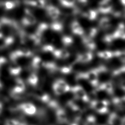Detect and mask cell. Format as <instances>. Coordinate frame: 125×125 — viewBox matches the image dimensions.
I'll list each match as a JSON object with an SVG mask.
<instances>
[{
    "mask_svg": "<svg viewBox=\"0 0 125 125\" xmlns=\"http://www.w3.org/2000/svg\"><path fill=\"white\" fill-rule=\"evenodd\" d=\"M52 54L56 58L60 59H66L70 56L69 52L65 49H55Z\"/></svg>",
    "mask_w": 125,
    "mask_h": 125,
    "instance_id": "obj_12",
    "label": "cell"
},
{
    "mask_svg": "<svg viewBox=\"0 0 125 125\" xmlns=\"http://www.w3.org/2000/svg\"><path fill=\"white\" fill-rule=\"evenodd\" d=\"M69 125H79V124H78V122L75 121L74 122H73V123H71L70 124H69Z\"/></svg>",
    "mask_w": 125,
    "mask_h": 125,
    "instance_id": "obj_35",
    "label": "cell"
},
{
    "mask_svg": "<svg viewBox=\"0 0 125 125\" xmlns=\"http://www.w3.org/2000/svg\"><path fill=\"white\" fill-rule=\"evenodd\" d=\"M17 109L21 111L24 114L29 115H34L37 112L36 106L31 103H24L17 106Z\"/></svg>",
    "mask_w": 125,
    "mask_h": 125,
    "instance_id": "obj_5",
    "label": "cell"
},
{
    "mask_svg": "<svg viewBox=\"0 0 125 125\" xmlns=\"http://www.w3.org/2000/svg\"><path fill=\"white\" fill-rule=\"evenodd\" d=\"M46 6L45 0H35L34 3V7L39 8H44Z\"/></svg>",
    "mask_w": 125,
    "mask_h": 125,
    "instance_id": "obj_31",
    "label": "cell"
},
{
    "mask_svg": "<svg viewBox=\"0 0 125 125\" xmlns=\"http://www.w3.org/2000/svg\"><path fill=\"white\" fill-rule=\"evenodd\" d=\"M6 62H7V60H6V59L5 58L2 57H0V68L4 63H5Z\"/></svg>",
    "mask_w": 125,
    "mask_h": 125,
    "instance_id": "obj_34",
    "label": "cell"
},
{
    "mask_svg": "<svg viewBox=\"0 0 125 125\" xmlns=\"http://www.w3.org/2000/svg\"><path fill=\"white\" fill-rule=\"evenodd\" d=\"M3 37V34H2V29L1 28V26L0 25V39L2 38Z\"/></svg>",
    "mask_w": 125,
    "mask_h": 125,
    "instance_id": "obj_36",
    "label": "cell"
},
{
    "mask_svg": "<svg viewBox=\"0 0 125 125\" xmlns=\"http://www.w3.org/2000/svg\"><path fill=\"white\" fill-rule=\"evenodd\" d=\"M62 42L64 46H69L72 44L73 40V38L69 36L64 35L62 38Z\"/></svg>",
    "mask_w": 125,
    "mask_h": 125,
    "instance_id": "obj_25",
    "label": "cell"
},
{
    "mask_svg": "<svg viewBox=\"0 0 125 125\" xmlns=\"http://www.w3.org/2000/svg\"><path fill=\"white\" fill-rule=\"evenodd\" d=\"M9 71L11 75L17 76L20 74L21 71V67L16 61H12L9 65Z\"/></svg>",
    "mask_w": 125,
    "mask_h": 125,
    "instance_id": "obj_14",
    "label": "cell"
},
{
    "mask_svg": "<svg viewBox=\"0 0 125 125\" xmlns=\"http://www.w3.org/2000/svg\"><path fill=\"white\" fill-rule=\"evenodd\" d=\"M96 89V90H103L108 94H112L114 93L113 85L109 81L99 83Z\"/></svg>",
    "mask_w": 125,
    "mask_h": 125,
    "instance_id": "obj_10",
    "label": "cell"
},
{
    "mask_svg": "<svg viewBox=\"0 0 125 125\" xmlns=\"http://www.w3.org/2000/svg\"><path fill=\"white\" fill-rule=\"evenodd\" d=\"M39 78L35 73H31L27 78V83L34 87H37Z\"/></svg>",
    "mask_w": 125,
    "mask_h": 125,
    "instance_id": "obj_16",
    "label": "cell"
},
{
    "mask_svg": "<svg viewBox=\"0 0 125 125\" xmlns=\"http://www.w3.org/2000/svg\"><path fill=\"white\" fill-rule=\"evenodd\" d=\"M97 55L99 58L105 60L110 59L114 57L113 51L109 50H104L103 51L99 52L97 54Z\"/></svg>",
    "mask_w": 125,
    "mask_h": 125,
    "instance_id": "obj_20",
    "label": "cell"
},
{
    "mask_svg": "<svg viewBox=\"0 0 125 125\" xmlns=\"http://www.w3.org/2000/svg\"><path fill=\"white\" fill-rule=\"evenodd\" d=\"M17 5V2L16 1L8 0L3 2V6L5 10H9L13 9Z\"/></svg>",
    "mask_w": 125,
    "mask_h": 125,
    "instance_id": "obj_24",
    "label": "cell"
},
{
    "mask_svg": "<svg viewBox=\"0 0 125 125\" xmlns=\"http://www.w3.org/2000/svg\"><path fill=\"white\" fill-rule=\"evenodd\" d=\"M113 125L112 124H111V123H110L108 122H107L106 124H104V125Z\"/></svg>",
    "mask_w": 125,
    "mask_h": 125,
    "instance_id": "obj_38",
    "label": "cell"
},
{
    "mask_svg": "<svg viewBox=\"0 0 125 125\" xmlns=\"http://www.w3.org/2000/svg\"><path fill=\"white\" fill-rule=\"evenodd\" d=\"M72 68H73L72 64L69 63V64H67L63 65V66L61 67L59 70L62 73L67 74H69L71 72L72 70Z\"/></svg>",
    "mask_w": 125,
    "mask_h": 125,
    "instance_id": "obj_28",
    "label": "cell"
},
{
    "mask_svg": "<svg viewBox=\"0 0 125 125\" xmlns=\"http://www.w3.org/2000/svg\"><path fill=\"white\" fill-rule=\"evenodd\" d=\"M55 110V114L57 122L61 124H67L68 122V118L65 110L59 107H58Z\"/></svg>",
    "mask_w": 125,
    "mask_h": 125,
    "instance_id": "obj_8",
    "label": "cell"
},
{
    "mask_svg": "<svg viewBox=\"0 0 125 125\" xmlns=\"http://www.w3.org/2000/svg\"><path fill=\"white\" fill-rule=\"evenodd\" d=\"M70 28L72 32L75 35L82 36L84 34L83 28L80 23L77 21H74L71 22Z\"/></svg>",
    "mask_w": 125,
    "mask_h": 125,
    "instance_id": "obj_11",
    "label": "cell"
},
{
    "mask_svg": "<svg viewBox=\"0 0 125 125\" xmlns=\"http://www.w3.org/2000/svg\"><path fill=\"white\" fill-rule=\"evenodd\" d=\"M50 27L52 30L59 32L63 30V26L62 22L56 21L51 23L50 25Z\"/></svg>",
    "mask_w": 125,
    "mask_h": 125,
    "instance_id": "obj_21",
    "label": "cell"
},
{
    "mask_svg": "<svg viewBox=\"0 0 125 125\" xmlns=\"http://www.w3.org/2000/svg\"><path fill=\"white\" fill-rule=\"evenodd\" d=\"M24 122L14 119H8L5 120L4 125H23Z\"/></svg>",
    "mask_w": 125,
    "mask_h": 125,
    "instance_id": "obj_27",
    "label": "cell"
},
{
    "mask_svg": "<svg viewBox=\"0 0 125 125\" xmlns=\"http://www.w3.org/2000/svg\"><path fill=\"white\" fill-rule=\"evenodd\" d=\"M48 26H49L48 25V24L46 23H41L37 27L36 31L39 32L42 35L44 32L46 31V30L48 29Z\"/></svg>",
    "mask_w": 125,
    "mask_h": 125,
    "instance_id": "obj_29",
    "label": "cell"
},
{
    "mask_svg": "<svg viewBox=\"0 0 125 125\" xmlns=\"http://www.w3.org/2000/svg\"><path fill=\"white\" fill-rule=\"evenodd\" d=\"M21 22L24 26H32L37 22L36 17L28 9L25 10V15L22 19Z\"/></svg>",
    "mask_w": 125,
    "mask_h": 125,
    "instance_id": "obj_6",
    "label": "cell"
},
{
    "mask_svg": "<svg viewBox=\"0 0 125 125\" xmlns=\"http://www.w3.org/2000/svg\"><path fill=\"white\" fill-rule=\"evenodd\" d=\"M93 59V55L90 52H87L77 56V62L87 63L90 62Z\"/></svg>",
    "mask_w": 125,
    "mask_h": 125,
    "instance_id": "obj_13",
    "label": "cell"
},
{
    "mask_svg": "<svg viewBox=\"0 0 125 125\" xmlns=\"http://www.w3.org/2000/svg\"><path fill=\"white\" fill-rule=\"evenodd\" d=\"M52 89L56 95H61L70 91V86L66 81L62 79H58L53 83Z\"/></svg>",
    "mask_w": 125,
    "mask_h": 125,
    "instance_id": "obj_1",
    "label": "cell"
},
{
    "mask_svg": "<svg viewBox=\"0 0 125 125\" xmlns=\"http://www.w3.org/2000/svg\"><path fill=\"white\" fill-rule=\"evenodd\" d=\"M2 108H3V105L2 104L1 102H0V114L1 113V112H2Z\"/></svg>",
    "mask_w": 125,
    "mask_h": 125,
    "instance_id": "obj_37",
    "label": "cell"
},
{
    "mask_svg": "<svg viewBox=\"0 0 125 125\" xmlns=\"http://www.w3.org/2000/svg\"><path fill=\"white\" fill-rule=\"evenodd\" d=\"M111 0H101L99 4L98 11L104 14L111 12L112 9Z\"/></svg>",
    "mask_w": 125,
    "mask_h": 125,
    "instance_id": "obj_7",
    "label": "cell"
},
{
    "mask_svg": "<svg viewBox=\"0 0 125 125\" xmlns=\"http://www.w3.org/2000/svg\"><path fill=\"white\" fill-rule=\"evenodd\" d=\"M83 79L86 80L92 86L96 88L99 84V72L96 68L90 69L85 73H81Z\"/></svg>",
    "mask_w": 125,
    "mask_h": 125,
    "instance_id": "obj_2",
    "label": "cell"
},
{
    "mask_svg": "<svg viewBox=\"0 0 125 125\" xmlns=\"http://www.w3.org/2000/svg\"><path fill=\"white\" fill-rule=\"evenodd\" d=\"M55 49V47L53 45L50 44L45 45L42 48V50L43 51L46 52H51L52 53L54 52Z\"/></svg>",
    "mask_w": 125,
    "mask_h": 125,
    "instance_id": "obj_32",
    "label": "cell"
},
{
    "mask_svg": "<svg viewBox=\"0 0 125 125\" xmlns=\"http://www.w3.org/2000/svg\"><path fill=\"white\" fill-rule=\"evenodd\" d=\"M47 14L52 19L56 20L61 14L59 9L55 6L52 5H47L45 7Z\"/></svg>",
    "mask_w": 125,
    "mask_h": 125,
    "instance_id": "obj_9",
    "label": "cell"
},
{
    "mask_svg": "<svg viewBox=\"0 0 125 125\" xmlns=\"http://www.w3.org/2000/svg\"><path fill=\"white\" fill-rule=\"evenodd\" d=\"M61 5L66 8L74 7L76 3V0H59Z\"/></svg>",
    "mask_w": 125,
    "mask_h": 125,
    "instance_id": "obj_23",
    "label": "cell"
},
{
    "mask_svg": "<svg viewBox=\"0 0 125 125\" xmlns=\"http://www.w3.org/2000/svg\"><path fill=\"white\" fill-rule=\"evenodd\" d=\"M70 91L73 93L76 100H80L84 103H88L87 93L81 85H76L70 87Z\"/></svg>",
    "mask_w": 125,
    "mask_h": 125,
    "instance_id": "obj_4",
    "label": "cell"
},
{
    "mask_svg": "<svg viewBox=\"0 0 125 125\" xmlns=\"http://www.w3.org/2000/svg\"><path fill=\"white\" fill-rule=\"evenodd\" d=\"M29 39H30L35 45L39 44L42 40V35L37 31H35L33 34L28 36Z\"/></svg>",
    "mask_w": 125,
    "mask_h": 125,
    "instance_id": "obj_18",
    "label": "cell"
},
{
    "mask_svg": "<svg viewBox=\"0 0 125 125\" xmlns=\"http://www.w3.org/2000/svg\"><path fill=\"white\" fill-rule=\"evenodd\" d=\"M98 11L94 9H89L85 12L83 15V16L89 20L93 21L96 19L97 17Z\"/></svg>",
    "mask_w": 125,
    "mask_h": 125,
    "instance_id": "obj_19",
    "label": "cell"
},
{
    "mask_svg": "<svg viewBox=\"0 0 125 125\" xmlns=\"http://www.w3.org/2000/svg\"><path fill=\"white\" fill-rule=\"evenodd\" d=\"M91 107L99 114H104L108 112L109 102L106 100H94L89 103Z\"/></svg>",
    "mask_w": 125,
    "mask_h": 125,
    "instance_id": "obj_3",
    "label": "cell"
},
{
    "mask_svg": "<svg viewBox=\"0 0 125 125\" xmlns=\"http://www.w3.org/2000/svg\"><path fill=\"white\" fill-rule=\"evenodd\" d=\"M18 50L21 57H29L32 55L31 51L26 48H23Z\"/></svg>",
    "mask_w": 125,
    "mask_h": 125,
    "instance_id": "obj_26",
    "label": "cell"
},
{
    "mask_svg": "<svg viewBox=\"0 0 125 125\" xmlns=\"http://www.w3.org/2000/svg\"><path fill=\"white\" fill-rule=\"evenodd\" d=\"M83 36V42L84 44V45L86 46V47L89 49L90 51L94 50L95 49L96 45L93 40V39L89 38L87 37L86 36Z\"/></svg>",
    "mask_w": 125,
    "mask_h": 125,
    "instance_id": "obj_15",
    "label": "cell"
},
{
    "mask_svg": "<svg viewBox=\"0 0 125 125\" xmlns=\"http://www.w3.org/2000/svg\"><path fill=\"white\" fill-rule=\"evenodd\" d=\"M14 42V38L12 37H8L4 40V45L9 46Z\"/></svg>",
    "mask_w": 125,
    "mask_h": 125,
    "instance_id": "obj_33",
    "label": "cell"
},
{
    "mask_svg": "<svg viewBox=\"0 0 125 125\" xmlns=\"http://www.w3.org/2000/svg\"><path fill=\"white\" fill-rule=\"evenodd\" d=\"M43 63L44 61L40 57L36 56L33 58L31 61V65L33 68L38 69L43 67Z\"/></svg>",
    "mask_w": 125,
    "mask_h": 125,
    "instance_id": "obj_17",
    "label": "cell"
},
{
    "mask_svg": "<svg viewBox=\"0 0 125 125\" xmlns=\"http://www.w3.org/2000/svg\"><path fill=\"white\" fill-rule=\"evenodd\" d=\"M2 89V84L0 82V92L1 91Z\"/></svg>",
    "mask_w": 125,
    "mask_h": 125,
    "instance_id": "obj_39",
    "label": "cell"
},
{
    "mask_svg": "<svg viewBox=\"0 0 125 125\" xmlns=\"http://www.w3.org/2000/svg\"><path fill=\"white\" fill-rule=\"evenodd\" d=\"M110 26V22L109 19L108 18H103L99 21V26L103 29H107Z\"/></svg>",
    "mask_w": 125,
    "mask_h": 125,
    "instance_id": "obj_22",
    "label": "cell"
},
{
    "mask_svg": "<svg viewBox=\"0 0 125 125\" xmlns=\"http://www.w3.org/2000/svg\"><path fill=\"white\" fill-rule=\"evenodd\" d=\"M98 33V29L95 27H91L88 29L87 31V33L86 36L90 38H94L97 35Z\"/></svg>",
    "mask_w": 125,
    "mask_h": 125,
    "instance_id": "obj_30",
    "label": "cell"
}]
</instances>
